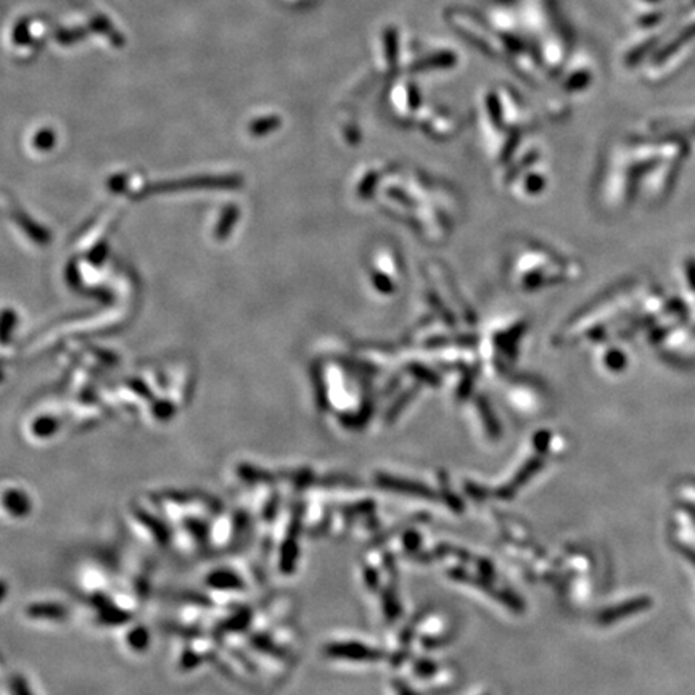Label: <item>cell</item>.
<instances>
[{
  "instance_id": "obj_1",
  "label": "cell",
  "mask_w": 695,
  "mask_h": 695,
  "mask_svg": "<svg viewBox=\"0 0 695 695\" xmlns=\"http://www.w3.org/2000/svg\"><path fill=\"white\" fill-rule=\"evenodd\" d=\"M327 654L330 657L337 658H349V660H380L383 654L380 650L366 647V645L351 642V644H333L327 647Z\"/></svg>"
},
{
  "instance_id": "obj_2",
  "label": "cell",
  "mask_w": 695,
  "mask_h": 695,
  "mask_svg": "<svg viewBox=\"0 0 695 695\" xmlns=\"http://www.w3.org/2000/svg\"><path fill=\"white\" fill-rule=\"evenodd\" d=\"M2 506L3 509L8 512L10 517H15V519H24V517H28L33 507L29 496L24 491L18 490V488H13V490L3 492Z\"/></svg>"
},
{
  "instance_id": "obj_3",
  "label": "cell",
  "mask_w": 695,
  "mask_h": 695,
  "mask_svg": "<svg viewBox=\"0 0 695 695\" xmlns=\"http://www.w3.org/2000/svg\"><path fill=\"white\" fill-rule=\"evenodd\" d=\"M378 485L383 488H388V490L404 492V494H412V496H420V497H435V492H433L430 488L420 485V483L416 481H409L402 480V478H391V476H378Z\"/></svg>"
},
{
  "instance_id": "obj_9",
  "label": "cell",
  "mask_w": 695,
  "mask_h": 695,
  "mask_svg": "<svg viewBox=\"0 0 695 695\" xmlns=\"http://www.w3.org/2000/svg\"><path fill=\"white\" fill-rule=\"evenodd\" d=\"M12 694L13 695H33V692L29 691L26 681L21 676H15L12 681Z\"/></svg>"
},
{
  "instance_id": "obj_11",
  "label": "cell",
  "mask_w": 695,
  "mask_h": 695,
  "mask_svg": "<svg viewBox=\"0 0 695 695\" xmlns=\"http://www.w3.org/2000/svg\"><path fill=\"white\" fill-rule=\"evenodd\" d=\"M649 2H658V0H649Z\"/></svg>"
},
{
  "instance_id": "obj_6",
  "label": "cell",
  "mask_w": 695,
  "mask_h": 695,
  "mask_svg": "<svg viewBox=\"0 0 695 695\" xmlns=\"http://www.w3.org/2000/svg\"><path fill=\"white\" fill-rule=\"evenodd\" d=\"M694 36H695V24H691V26H689L687 29H684V31H683L681 34H679V36H678L676 39H674V41H673L671 44H668V46L665 47L663 50L658 53L657 60H658V62L667 60L668 57H671L673 53L676 52L679 47L684 46V44H686V42L689 41V39H692Z\"/></svg>"
},
{
  "instance_id": "obj_7",
  "label": "cell",
  "mask_w": 695,
  "mask_h": 695,
  "mask_svg": "<svg viewBox=\"0 0 695 695\" xmlns=\"http://www.w3.org/2000/svg\"><path fill=\"white\" fill-rule=\"evenodd\" d=\"M538 468H539V462H538V461H533L531 463H528V465H526V467L523 468V470H521V472L519 473V476H515V480L512 481L510 485L507 486L506 490L501 492V496H504V497H510V496L514 494V492L517 491V488L521 486V485H523V483L528 481V480H530V476L533 475V473H535L536 470H538Z\"/></svg>"
},
{
  "instance_id": "obj_8",
  "label": "cell",
  "mask_w": 695,
  "mask_h": 695,
  "mask_svg": "<svg viewBox=\"0 0 695 695\" xmlns=\"http://www.w3.org/2000/svg\"><path fill=\"white\" fill-rule=\"evenodd\" d=\"M127 642L131 644V647H134L136 650H144L149 645V634L144 628H136L132 629L129 636H127Z\"/></svg>"
},
{
  "instance_id": "obj_10",
  "label": "cell",
  "mask_w": 695,
  "mask_h": 695,
  "mask_svg": "<svg viewBox=\"0 0 695 695\" xmlns=\"http://www.w3.org/2000/svg\"><path fill=\"white\" fill-rule=\"evenodd\" d=\"M5 595H7V584H5L3 581L0 580V602H2Z\"/></svg>"
},
{
  "instance_id": "obj_4",
  "label": "cell",
  "mask_w": 695,
  "mask_h": 695,
  "mask_svg": "<svg viewBox=\"0 0 695 695\" xmlns=\"http://www.w3.org/2000/svg\"><path fill=\"white\" fill-rule=\"evenodd\" d=\"M28 615L36 620H52L60 621L66 617V609L58 604H34L28 609Z\"/></svg>"
},
{
  "instance_id": "obj_5",
  "label": "cell",
  "mask_w": 695,
  "mask_h": 695,
  "mask_svg": "<svg viewBox=\"0 0 695 695\" xmlns=\"http://www.w3.org/2000/svg\"><path fill=\"white\" fill-rule=\"evenodd\" d=\"M208 583L216 589H234L241 586L239 576H235L234 573L225 570L216 571V573L211 575L208 578Z\"/></svg>"
}]
</instances>
